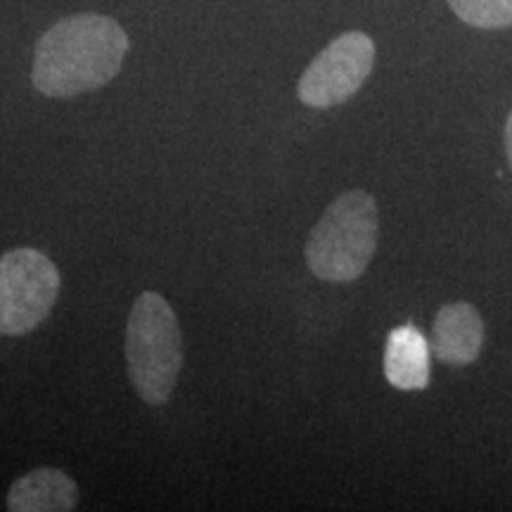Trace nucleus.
<instances>
[{
    "instance_id": "1",
    "label": "nucleus",
    "mask_w": 512,
    "mask_h": 512,
    "mask_svg": "<svg viewBox=\"0 0 512 512\" xmlns=\"http://www.w3.org/2000/svg\"><path fill=\"white\" fill-rule=\"evenodd\" d=\"M128 53V36L117 19L72 15L38 38L31 81L48 98H74L110 83Z\"/></svg>"
},
{
    "instance_id": "2",
    "label": "nucleus",
    "mask_w": 512,
    "mask_h": 512,
    "mask_svg": "<svg viewBox=\"0 0 512 512\" xmlns=\"http://www.w3.org/2000/svg\"><path fill=\"white\" fill-rule=\"evenodd\" d=\"M380 216L377 202L366 190H349L325 209L313 226L304 256L311 273L328 283L358 280L377 249Z\"/></svg>"
},
{
    "instance_id": "3",
    "label": "nucleus",
    "mask_w": 512,
    "mask_h": 512,
    "mask_svg": "<svg viewBox=\"0 0 512 512\" xmlns=\"http://www.w3.org/2000/svg\"><path fill=\"white\" fill-rule=\"evenodd\" d=\"M126 363L136 394L150 406L171 399L183 368V337L176 313L157 292H143L126 323Z\"/></svg>"
},
{
    "instance_id": "4",
    "label": "nucleus",
    "mask_w": 512,
    "mask_h": 512,
    "mask_svg": "<svg viewBox=\"0 0 512 512\" xmlns=\"http://www.w3.org/2000/svg\"><path fill=\"white\" fill-rule=\"evenodd\" d=\"M60 294V271L38 249H12L0 256V335L36 330Z\"/></svg>"
},
{
    "instance_id": "5",
    "label": "nucleus",
    "mask_w": 512,
    "mask_h": 512,
    "mask_svg": "<svg viewBox=\"0 0 512 512\" xmlns=\"http://www.w3.org/2000/svg\"><path fill=\"white\" fill-rule=\"evenodd\" d=\"M375 43L363 31H347L313 60L302 74L297 86L299 100L306 107L328 110L342 105L373 72Z\"/></svg>"
},
{
    "instance_id": "6",
    "label": "nucleus",
    "mask_w": 512,
    "mask_h": 512,
    "mask_svg": "<svg viewBox=\"0 0 512 512\" xmlns=\"http://www.w3.org/2000/svg\"><path fill=\"white\" fill-rule=\"evenodd\" d=\"M484 347V320L467 302L441 306L434 318L432 351L446 366H470Z\"/></svg>"
},
{
    "instance_id": "7",
    "label": "nucleus",
    "mask_w": 512,
    "mask_h": 512,
    "mask_svg": "<svg viewBox=\"0 0 512 512\" xmlns=\"http://www.w3.org/2000/svg\"><path fill=\"white\" fill-rule=\"evenodd\" d=\"M384 377L401 392H420L430 384V344L413 325L389 332L384 344Z\"/></svg>"
},
{
    "instance_id": "8",
    "label": "nucleus",
    "mask_w": 512,
    "mask_h": 512,
    "mask_svg": "<svg viewBox=\"0 0 512 512\" xmlns=\"http://www.w3.org/2000/svg\"><path fill=\"white\" fill-rule=\"evenodd\" d=\"M79 503V489L67 472L57 467H38L19 477L8 491L12 512H67Z\"/></svg>"
},
{
    "instance_id": "9",
    "label": "nucleus",
    "mask_w": 512,
    "mask_h": 512,
    "mask_svg": "<svg viewBox=\"0 0 512 512\" xmlns=\"http://www.w3.org/2000/svg\"><path fill=\"white\" fill-rule=\"evenodd\" d=\"M465 24L477 29H505L512 24V0H446Z\"/></svg>"
},
{
    "instance_id": "10",
    "label": "nucleus",
    "mask_w": 512,
    "mask_h": 512,
    "mask_svg": "<svg viewBox=\"0 0 512 512\" xmlns=\"http://www.w3.org/2000/svg\"><path fill=\"white\" fill-rule=\"evenodd\" d=\"M505 155H508L510 171H512V112H510L508 121H505Z\"/></svg>"
}]
</instances>
